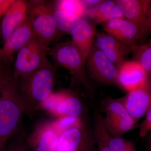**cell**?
Segmentation results:
<instances>
[{
  "mask_svg": "<svg viewBox=\"0 0 151 151\" xmlns=\"http://www.w3.org/2000/svg\"><path fill=\"white\" fill-rule=\"evenodd\" d=\"M53 16L56 29L54 40H56L62 36L70 34L72 29L80 19L74 15L57 9L55 6Z\"/></svg>",
  "mask_w": 151,
  "mask_h": 151,
  "instance_id": "20",
  "label": "cell"
},
{
  "mask_svg": "<svg viewBox=\"0 0 151 151\" xmlns=\"http://www.w3.org/2000/svg\"><path fill=\"white\" fill-rule=\"evenodd\" d=\"M146 137L147 141L145 151H151V132Z\"/></svg>",
  "mask_w": 151,
  "mask_h": 151,
  "instance_id": "30",
  "label": "cell"
},
{
  "mask_svg": "<svg viewBox=\"0 0 151 151\" xmlns=\"http://www.w3.org/2000/svg\"><path fill=\"white\" fill-rule=\"evenodd\" d=\"M25 107L13 72L5 82L0 94V151H4L9 140L19 132Z\"/></svg>",
  "mask_w": 151,
  "mask_h": 151,
  "instance_id": "1",
  "label": "cell"
},
{
  "mask_svg": "<svg viewBox=\"0 0 151 151\" xmlns=\"http://www.w3.org/2000/svg\"><path fill=\"white\" fill-rule=\"evenodd\" d=\"M96 24L88 19H80L70 32L72 43L86 62L88 55L94 46L96 37Z\"/></svg>",
  "mask_w": 151,
  "mask_h": 151,
  "instance_id": "14",
  "label": "cell"
},
{
  "mask_svg": "<svg viewBox=\"0 0 151 151\" xmlns=\"http://www.w3.org/2000/svg\"><path fill=\"white\" fill-rule=\"evenodd\" d=\"M149 77L150 76L137 61H124L119 68L118 85L129 92L143 85Z\"/></svg>",
  "mask_w": 151,
  "mask_h": 151,
  "instance_id": "16",
  "label": "cell"
},
{
  "mask_svg": "<svg viewBox=\"0 0 151 151\" xmlns=\"http://www.w3.org/2000/svg\"><path fill=\"white\" fill-rule=\"evenodd\" d=\"M18 133V132L9 140L4 151H29L26 138Z\"/></svg>",
  "mask_w": 151,
  "mask_h": 151,
  "instance_id": "26",
  "label": "cell"
},
{
  "mask_svg": "<svg viewBox=\"0 0 151 151\" xmlns=\"http://www.w3.org/2000/svg\"><path fill=\"white\" fill-rule=\"evenodd\" d=\"M36 38L30 18L27 15L24 21L16 29L4 42L0 52V61L9 64L14 53Z\"/></svg>",
  "mask_w": 151,
  "mask_h": 151,
  "instance_id": "11",
  "label": "cell"
},
{
  "mask_svg": "<svg viewBox=\"0 0 151 151\" xmlns=\"http://www.w3.org/2000/svg\"><path fill=\"white\" fill-rule=\"evenodd\" d=\"M14 1V0H0V19L3 17Z\"/></svg>",
  "mask_w": 151,
  "mask_h": 151,
  "instance_id": "29",
  "label": "cell"
},
{
  "mask_svg": "<svg viewBox=\"0 0 151 151\" xmlns=\"http://www.w3.org/2000/svg\"><path fill=\"white\" fill-rule=\"evenodd\" d=\"M91 9V10L88 11L87 13L97 24H104L114 19H125L122 10L115 1H101Z\"/></svg>",
  "mask_w": 151,
  "mask_h": 151,
  "instance_id": "18",
  "label": "cell"
},
{
  "mask_svg": "<svg viewBox=\"0 0 151 151\" xmlns=\"http://www.w3.org/2000/svg\"><path fill=\"white\" fill-rule=\"evenodd\" d=\"M139 134L140 137H146L151 132V106L147 113L145 119L139 125Z\"/></svg>",
  "mask_w": 151,
  "mask_h": 151,
  "instance_id": "27",
  "label": "cell"
},
{
  "mask_svg": "<svg viewBox=\"0 0 151 151\" xmlns=\"http://www.w3.org/2000/svg\"><path fill=\"white\" fill-rule=\"evenodd\" d=\"M27 17V1L14 0L3 17L0 24L1 38L4 42Z\"/></svg>",
  "mask_w": 151,
  "mask_h": 151,
  "instance_id": "17",
  "label": "cell"
},
{
  "mask_svg": "<svg viewBox=\"0 0 151 151\" xmlns=\"http://www.w3.org/2000/svg\"><path fill=\"white\" fill-rule=\"evenodd\" d=\"M86 119L87 118L81 119L74 117L64 116L57 118L55 121L52 122V124L60 134V133L65 130L78 126Z\"/></svg>",
  "mask_w": 151,
  "mask_h": 151,
  "instance_id": "25",
  "label": "cell"
},
{
  "mask_svg": "<svg viewBox=\"0 0 151 151\" xmlns=\"http://www.w3.org/2000/svg\"><path fill=\"white\" fill-rule=\"evenodd\" d=\"M86 63L89 75L94 81L107 85H118L119 69L95 46Z\"/></svg>",
  "mask_w": 151,
  "mask_h": 151,
  "instance_id": "8",
  "label": "cell"
},
{
  "mask_svg": "<svg viewBox=\"0 0 151 151\" xmlns=\"http://www.w3.org/2000/svg\"></svg>",
  "mask_w": 151,
  "mask_h": 151,
  "instance_id": "33",
  "label": "cell"
},
{
  "mask_svg": "<svg viewBox=\"0 0 151 151\" xmlns=\"http://www.w3.org/2000/svg\"><path fill=\"white\" fill-rule=\"evenodd\" d=\"M45 53L52 58L56 67L63 68L69 72L72 85H81L90 97H93L94 88L86 74V62L71 41L48 47Z\"/></svg>",
  "mask_w": 151,
  "mask_h": 151,
  "instance_id": "3",
  "label": "cell"
},
{
  "mask_svg": "<svg viewBox=\"0 0 151 151\" xmlns=\"http://www.w3.org/2000/svg\"><path fill=\"white\" fill-rule=\"evenodd\" d=\"M55 151H97L92 127L87 119L60 134Z\"/></svg>",
  "mask_w": 151,
  "mask_h": 151,
  "instance_id": "6",
  "label": "cell"
},
{
  "mask_svg": "<svg viewBox=\"0 0 151 151\" xmlns=\"http://www.w3.org/2000/svg\"><path fill=\"white\" fill-rule=\"evenodd\" d=\"M103 121L105 129L113 137H122L133 129L137 123L130 116L118 118L103 116Z\"/></svg>",
  "mask_w": 151,
  "mask_h": 151,
  "instance_id": "19",
  "label": "cell"
},
{
  "mask_svg": "<svg viewBox=\"0 0 151 151\" xmlns=\"http://www.w3.org/2000/svg\"><path fill=\"white\" fill-rule=\"evenodd\" d=\"M53 2L45 1H27V15L30 18L36 38L44 50L49 47L56 32Z\"/></svg>",
  "mask_w": 151,
  "mask_h": 151,
  "instance_id": "4",
  "label": "cell"
},
{
  "mask_svg": "<svg viewBox=\"0 0 151 151\" xmlns=\"http://www.w3.org/2000/svg\"><path fill=\"white\" fill-rule=\"evenodd\" d=\"M101 109L105 113L104 117L108 118L125 117L129 115L121 98L114 99L106 97L101 102Z\"/></svg>",
  "mask_w": 151,
  "mask_h": 151,
  "instance_id": "21",
  "label": "cell"
},
{
  "mask_svg": "<svg viewBox=\"0 0 151 151\" xmlns=\"http://www.w3.org/2000/svg\"><path fill=\"white\" fill-rule=\"evenodd\" d=\"M53 3L56 8L74 15L80 19L84 18L87 14L88 6L84 1L60 0L55 1Z\"/></svg>",
  "mask_w": 151,
  "mask_h": 151,
  "instance_id": "22",
  "label": "cell"
},
{
  "mask_svg": "<svg viewBox=\"0 0 151 151\" xmlns=\"http://www.w3.org/2000/svg\"><path fill=\"white\" fill-rule=\"evenodd\" d=\"M1 27H0V40H1ZM1 48L0 47V52H1Z\"/></svg>",
  "mask_w": 151,
  "mask_h": 151,
  "instance_id": "32",
  "label": "cell"
},
{
  "mask_svg": "<svg viewBox=\"0 0 151 151\" xmlns=\"http://www.w3.org/2000/svg\"><path fill=\"white\" fill-rule=\"evenodd\" d=\"M48 62L45 50L35 38L18 52L14 75L17 79L34 72Z\"/></svg>",
  "mask_w": 151,
  "mask_h": 151,
  "instance_id": "7",
  "label": "cell"
},
{
  "mask_svg": "<svg viewBox=\"0 0 151 151\" xmlns=\"http://www.w3.org/2000/svg\"><path fill=\"white\" fill-rule=\"evenodd\" d=\"M107 144L110 151H137L134 143L122 137H112L108 133Z\"/></svg>",
  "mask_w": 151,
  "mask_h": 151,
  "instance_id": "24",
  "label": "cell"
},
{
  "mask_svg": "<svg viewBox=\"0 0 151 151\" xmlns=\"http://www.w3.org/2000/svg\"><path fill=\"white\" fill-rule=\"evenodd\" d=\"M98 151H110L108 146L106 144H102L98 146Z\"/></svg>",
  "mask_w": 151,
  "mask_h": 151,
  "instance_id": "31",
  "label": "cell"
},
{
  "mask_svg": "<svg viewBox=\"0 0 151 151\" xmlns=\"http://www.w3.org/2000/svg\"><path fill=\"white\" fill-rule=\"evenodd\" d=\"M94 46L103 52L119 69L127 55L132 51L131 46L122 43L107 33H97Z\"/></svg>",
  "mask_w": 151,
  "mask_h": 151,
  "instance_id": "15",
  "label": "cell"
},
{
  "mask_svg": "<svg viewBox=\"0 0 151 151\" xmlns=\"http://www.w3.org/2000/svg\"><path fill=\"white\" fill-rule=\"evenodd\" d=\"M134 60L137 61L147 73L151 76V46L149 45L131 47Z\"/></svg>",
  "mask_w": 151,
  "mask_h": 151,
  "instance_id": "23",
  "label": "cell"
},
{
  "mask_svg": "<svg viewBox=\"0 0 151 151\" xmlns=\"http://www.w3.org/2000/svg\"><path fill=\"white\" fill-rule=\"evenodd\" d=\"M106 32L113 36L122 43L131 47L145 35L137 25L125 19H114L104 23Z\"/></svg>",
  "mask_w": 151,
  "mask_h": 151,
  "instance_id": "13",
  "label": "cell"
},
{
  "mask_svg": "<svg viewBox=\"0 0 151 151\" xmlns=\"http://www.w3.org/2000/svg\"><path fill=\"white\" fill-rule=\"evenodd\" d=\"M124 18L135 24L146 35L151 29L150 0H116Z\"/></svg>",
  "mask_w": 151,
  "mask_h": 151,
  "instance_id": "9",
  "label": "cell"
},
{
  "mask_svg": "<svg viewBox=\"0 0 151 151\" xmlns=\"http://www.w3.org/2000/svg\"><path fill=\"white\" fill-rule=\"evenodd\" d=\"M127 111L137 123L151 106V76L143 85L121 97Z\"/></svg>",
  "mask_w": 151,
  "mask_h": 151,
  "instance_id": "10",
  "label": "cell"
},
{
  "mask_svg": "<svg viewBox=\"0 0 151 151\" xmlns=\"http://www.w3.org/2000/svg\"><path fill=\"white\" fill-rule=\"evenodd\" d=\"M57 68L48 62L32 73L17 79L18 88L25 107L30 115L53 92Z\"/></svg>",
  "mask_w": 151,
  "mask_h": 151,
  "instance_id": "2",
  "label": "cell"
},
{
  "mask_svg": "<svg viewBox=\"0 0 151 151\" xmlns=\"http://www.w3.org/2000/svg\"><path fill=\"white\" fill-rule=\"evenodd\" d=\"M12 71L6 65L0 61V94L6 80Z\"/></svg>",
  "mask_w": 151,
  "mask_h": 151,
  "instance_id": "28",
  "label": "cell"
},
{
  "mask_svg": "<svg viewBox=\"0 0 151 151\" xmlns=\"http://www.w3.org/2000/svg\"><path fill=\"white\" fill-rule=\"evenodd\" d=\"M38 110H43L59 117L86 119V108L80 97L69 89L52 92L42 103Z\"/></svg>",
  "mask_w": 151,
  "mask_h": 151,
  "instance_id": "5",
  "label": "cell"
},
{
  "mask_svg": "<svg viewBox=\"0 0 151 151\" xmlns=\"http://www.w3.org/2000/svg\"><path fill=\"white\" fill-rule=\"evenodd\" d=\"M59 136L52 122H44L37 125L26 142L29 151H55Z\"/></svg>",
  "mask_w": 151,
  "mask_h": 151,
  "instance_id": "12",
  "label": "cell"
}]
</instances>
